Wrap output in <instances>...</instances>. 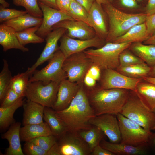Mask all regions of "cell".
Instances as JSON below:
<instances>
[{"instance_id":"6f0895ef","label":"cell","mask_w":155,"mask_h":155,"mask_svg":"<svg viewBox=\"0 0 155 155\" xmlns=\"http://www.w3.org/2000/svg\"><path fill=\"white\" fill-rule=\"evenodd\" d=\"M95 1L99 4L101 5L105 4L109 2L108 0H95Z\"/></svg>"},{"instance_id":"7a4b0ae2","label":"cell","mask_w":155,"mask_h":155,"mask_svg":"<svg viewBox=\"0 0 155 155\" xmlns=\"http://www.w3.org/2000/svg\"><path fill=\"white\" fill-rule=\"evenodd\" d=\"M96 116L120 113L129 95V90L121 88L103 89L99 87L86 91Z\"/></svg>"},{"instance_id":"f5cc1de1","label":"cell","mask_w":155,"mask_h":155,"mask_svg":"<svg viewBox=\"0 0 155 155\" xmlns=\"http://www.w3.org/2000/svg\"><path fill=\"white\" fill-rule=\"evenodd\" d=\"M144 44L155 45V34L144 42Z\"/></svg>"},{"instance_id":"91938a15","label":"cell","mask_w":155,"mask_h":155,"mask_svg":"<svg viewBox=\"0 0 155 155\" xmlns=\"http://www.w3.org/2000/svg\"><path fill=\"white\" fill-rule=\"evenodd\" d=\"M137 0V1H141L142 0Z\"/></svg>"},{"instance_id":"44dd1931","label":"cell","mask_w":155,"mask_h":155,"mask_svg":"<svg viewBox=\"0 0 155 155\" xmlns=\"http://www.w3.org/2000/svg\"><path fill=\"white\" fill-rule=\"evenodd\" d=\"M100 145L115 155H145L148 153L147 146H135L121 143H113L104 139L101 141Z\"/></svg>"},{"instance_id":"7402d4cb","label":"cell","mask_w":155,"mask_h":155,"mask_svg":"<svg viewBox=\"0 0 155 155\" xmlns=\"http://www.w3.org/2000/svg\"><path fill=\"white\" fill-rule=\"evenodd\" d=\"M12 27L3 23L0 25V44L4 52L12 49H19L23 52L29 51V49L21 44Z\"/></svg>"},{"instance_id":"ba28073f","label":"cell","mask_w":155,"mask_h":155,"mask_svg":"<svg viewBox=\"0 0 155 155\" xmlns=\"http://www.w3.org/2000/svg\"><path fill=\"white\" fill-rule=\"evenodd\" d=\"M117 116L121 134L120 143L135 146H148V142L151 131L146 130L120 113Z\"/></svg>"},{"instance_id":"60d3db41","label":"cell","mask_w":155,"mask_h":155,"mask_svg":"<svg viewBox=\"0 0 155 155\" xmlns=\"http://www.w3.org/2000/svg\"><path fill=\"white\" fill-rule=\"evenodd\" d=\"M21 97L15 91L9 88L6 92L3 99L1 101L0 107L5 108L14 103Z\"/></svg>"},{"instance_id":"52a82bcc","label":"cell","mask_w":155,"mask_h":155,"mask_svg":"<svg viewBox=\"0 0 155 155\" xmlns=\"http://www.w3.org/2000/svg\"><path fill=\"white\" fill-rule=\"evenodd\" d=\"M59 84L53 82L47 84L40 81L29 82L25 97L27 99L52 108L56 101Z\"/></svg>"},{"instance_id":"bcb514c9","label":"cell","mask_w":155,"mask_h":155,"mask_svg":"<svg viewBox=\"0 0 155 155\" xmlns=\"http://www.w3.org/2000/svg\"><path fill=\"white\" fill-rule=\"evenodd\" d=\"M145 10V13L147 16L151 15L155 13V0H148Z\"/></svg>"},{"instance_id":"b9f144b4","label":"cell","mask_w":155,"mask_h":155,"mask_svg":"<svg viewBox=\"0 0 155 155\" xmlns=\"http://www.w3.org/2000/svg\"><path fill=\"white\" fill-rule=\"evenodd\" d=\"M145 22L149 38L155 34V13L147 16Z\"/></svg>"},{"instance_id":"816d5d0a","label":"cell","mask_w":155,"mask_h":155,"mask_svg":"<svg viewBox=\"0 0 155 155\" xmlns=\"http://www.w3.org/2000/svg\"><path fill=\"white\" fill-rule=\"evenodd\" d=\"M148 144V147L155 152V133L152 132L149 138Z\"/></svg>"},{"instance_id":"7c38bea8","label":"cell","mask_w":155,"mask_h":155,"mask_svg":"<svg viewBox=\"0 0 155 155\" xmlns=\"http://www.w3.org/2000/svg\"><path fill=\"white\" fill-rule=\"evenodd\" d=\"M59 40V49L63 54L65 58L72 54L83 51L89 47L100 48L106 43L105 40L96 35L92 38L82 40L71 38L66 33Z\"/></svg>"},{"instance_id":"9a60e30c","label":"cell","mask_w":155,"mask_h":155,"mask_svg":"<svg viewBox=\"0 0 155 155\" xmlns=\"http://www.w3.org/2000/svg\"><path fill=\"white\" fill-rule=\"evenodd\" d=\"M42 13V22L36 34L45 39L53 30V26L59 22L65 20H74L72 17L60 11L38 2Z\"/></svg>"},{"instance_id":"6125c7cd","label":"cell","mask_w":155,"mask_h":155,"mask_svg":"<svg viewBox=\"0 0 155 155\" xmlns=\"http://www.w3.org/2000/svg\"><path fill=\"white\" fill-rule=\"evenodd\" d=\"M155 129V127H154V130Z\"/></svg>"},{"instance_id":"db71d44e","label":"cell","mask_w":155,"mask_h":155,"mask_svg":"<svg viewBox=\"0 0 155 155\" xmlns=\"http://www.w3.org/2000/svg\"><path fill=\"white\" fill-rule=\"evenodd\" d=\"M144 81L155 84V78L149 76H146L143 78Z\"/></svg>"},{"instance_id":"cb8c5ba5","label":"cell","mask_w":155,"mask_h":155,"mask_svg":"<svg viewBox=\"0 0 155 155\" xmlns=\"http://www.w3.org/2000/svg\"><path fill=\"white\" fill-rule=\"evenodd\" d=\"M20 133L21 141L25 142L39 137L52 135L46 122L23 126L20 127Z\"/></svg>"},{"instance_id":"e0dca14e","label":"cell","mask_w":155,"mask_h":155,"mask_svg":"<svg viewBox=\"0 0 155 155\" xmlns=\"http://www.w3.org/2000/svg\"><path fill=\"white\" fill-rule=\"evenodd\" d=\"M79 84L65 79L59 84L55 103L52 108L56 111L67 108L76 95L80 86Z\"/></svg>"},{"instance_id":"30bf717a","label":"cell","mask_w":155,"mask_h":155,"mask_svg":"<svg viewBox=\"0 0 155 155\" xmlns=\"http://www.w3.org/2000/svg\"><path fill=\"white\" fill-rule=\"evenodd\" d=\"M91 61L83 51L72 54L64 60L62 68L66 72L68 80L79 84L82 82L90 67Z\"/></svg>"},{"instance_id":"f1b7e54d","label":"cell","mask_w":155,"mask_h":155,"mask_svg":"<svg viewBox=\"0 0 155 155\" xmlns=\"http://www.w3.org/2000/svg\"><path fill=\"white\" fill-rule=\"evenodd\" d=\"M23 97L20 98L14 103L5 108L0 107V129L4 130L16 122L13 117L16 110L24 103Z\"/></svg>"},{"instance_id":"f35d334b","label":"cell","mask_w":155,"mask_h":155,"mask_svg":"<svg viewBox=\"0 0 155 155\" xmlns=\"http://www.w3.org/2000/svg\"><path fill=\"white\" fill-rule=\"evenodd\" d=\"M28 13L26 11L9 9L0 6V22L3 23Z\"/></svg>"},{"instance_id":"d590c367","label":"cell","mask_w":155,"mask_h":155,"mask_svg":"<svg viewBox=\"0 0 155 155\" xmlns=\"http://www.w3.org/2000/svg\"><path fill=\"white\" fill-rule=\"evenodd\" d=\"M13 3L17 6L24 7L30 15L36 17L42 18L43 13L38 0H13Z\"/></svg>"},{"instance_id":"5bb4252c","label":"cell","mask_w":155,"mask_h":155,"mask_svg":"<svg viewBox=\"0 0 155 155\" xmlns=\"http://www.w3.org/2000/svg\"><path fill=\"white\" fill-rule=\"evenodd\" d=\"M64 28H59L53 30L46 36L45 46L39 57L32 67H28L26 72L30 77L36 68L40 65L49 60L54 53L59 49L58 41L67 32Z\"/></svg>"},{"instance_id":"9c48e42d","label":"cell","mask_w":155,"mask_h":155,"mask_svg":"<svg viewBox=\"0 0 155 155\" xmlns=\"http://www.w3.org/2000/svg\"><path fill=\"white\" fill-rule=\"evenodd\" d=\"M65 59L61 51L58 50L48 60L49 63L45 67L40 70H36L33 72L30 78L29 82L40 81L45 84L53 82L59 84L67 77L62 68Z\"/></svg>"},{"instance_id":"d6986e66","label":"cell","mask_w":155,"mask_h":155,"mask_svg":"<svg viewBox=\"0 0 155 155\" xmlns=\"http://www.w3.org/2000/svg\"><path fill=\"white\" fill-rule=\"evenodd\" d=\"M21 124L20 122H15L10 126L7 131L2 135V138L7 140L9 145L4 155H24L20 143V131Z\"/></svg>"},{"instance_id":"836d02e7","label":"cell","mask_w":155,"mask_h":155,"mask_svg":"<svg viewBox=\"0 0 155 155\" xmlns=\"http://www.w3.org/2000/svg\"><path fill=\"white\" fill-rule=\"evenodd\" d=\"M69 15L74 20L83 22L92 27L88 12L76 1H71Z\"/></svg>"},{"instance_id":"4316f807","label":"cell","mask_w":155,"mask_h":155,"mask_svg":"<svg viewBox=\"0 0 155 155\" xmlns=\"http://www.w3.org/2000/svg\"><path fill=\"white\" fill-rule=\"evenodd\" d=\"M42 22V18L36 17L27 13L3 23L18 32L30 28L40 26Z\"/></svg>"},{"instance_id":"d6a6232c","label":"cell","mask_w":155,"mask_h":155,"mask_svg":"<svg viewBox=\"0 0 155 155\" xmlns=\"http://www.w3.org/2000/svg\"><path fill=\"white\" fill-rule=\"evenodd\" d=\"M30 77L26 71L18 73L12 77L9 88L20 97H25V92L29 82Z\"/></svg>"},{"instance_id":"484cf974","label":"cell","mask_w":155,"mask_h":155,"mask_svg":"<svg viewBox=\"0 0 155 155\" xmlns=\"http://www.w3.org/2000/svg\"><path fill=\"white\" fill-rule=\"evenodd\" d=\"M140 82L135 91L146 106L155 113V84Z\"/></svg>"},{"instance_id":"8fae6325","label":"cell","mask_w":155,"mask_h":155,"mask_svg":"<svg viewBox=\"0 0 155 155\" xmlns=\"http://www.w3.org/2000/svg\"><path fill=\"white\" fill-rule=\"evenodd\" d=\"M99 87L103 89L121 88L135 91L142 78H134L125 76L114 69L103 70Z\"/></svg>"},{"instance_id":"ffe728a7","label":"cell","mask_w":155,"mask_h":155,"mask_svg":"<svg viewBox=\"0 0 155 155\" xmlns=\"http://www.w3.org/2000/svg\"><path fill=\"white\" fill-rule=\"evenodd\" d=\"M23 126L38 124L44 122V106L27 99L23 105Z\"/></svg>"},{"instance_id":"7dc6e473","label":"cell","mask_w":155,"mask_h":155,"mask_svg":"<svg viewBox=\"0 0 155 155\" xmlns=\"http://www.w3.org/2000/svg\"><path fill=\"white\" fill-rule=\"evenodd\" d=\"M83 80L86 85L90 88L94 87L96 82V80L87 72L85 75Z\"/></svg>"},{"instance_id":"277c9868","label":"cell","mask_w":155,"mask_h":155,"mask_svg":"<svg viewBox=\"0 0 155 155\" xmlns=\"http://www.w3.org/2000/svg\"><path fill=\"white\" fill-rule=\"evenodd\" d=\"M132 43L107 42L102 47L96 49H86L83 51L93 64L101 70L116 69L119 65V55Z\"/></svg>"},{"instance_id":"9f6ffc18","label":"cell","mask_w":155,"mask_h":155,"mask_svg":"<svg viewBox=\"0 0 155 155\" xmlns=\"http://www.w3.org/2000/svg\"><path fill=\"white\" fill-rule=\"evenodd\" d=\"M0 3L1 5L4 8H7L10 5L5 0H0Z\"/></svg>"},{"instance_id":"ee69618b","label":"cell","mask_w":155,"mask_h":155,"mask_svg":"<svg viewBox=\"0 0 155 155\" xmlns=\"http://www.w3.org/2000/svg\"><path fill=\"white\" fill-rule=\"evenodd\" d=\"M90 155H115L111 152L102 147L100 144L94 148Z\"/></svg>"},{"instance_id":"c3c4849f","label":"cell","mask_w":155,"mask_h":155,"mask_svg":"<svg viewBox=\"0 0 155 155\" xmlns=\"http://www.w3.org/2000/svg\"><path fill=\"white\" fill-rule=\"evenodd\" d=\"M121 4L123 6L129 8H136L138 5L135 0H120Z\"/></svg>"},{"instance_id":"603a6c76","label":"cell","mask_w":155,"mask_h":155,"mask_svg":"<svg viewBox=\"0 0 155 155\" xmlns=\"http://www.w3.org/2000/svg\"><path fill=\"white\" fill-rule=\"evenodd\" d=\"M149 37L144 22L133 26L125 34L115 39L112 42L132 43L144 42Z\"/></svg>"},{"instance_id":"1f68e13d","label":"cell","mask_w":155,"mask_h":155,"mask_svg":"<svg viewBox=\"0 0 155 155\" xmlns=\"http://www.w3.org/2000/svg\"><path fill=\"white\" fill-rule=\"evenodd\" d=\"M39 26H34L16 32V35L21 44L25 46L29 43H41L44 42L45 39L36 33Z\"/></svg>"},{"instance_id":"3957f363","label":"cell","mask_w":155,"mask_h":155,"mask_svg":"<svg viewBox=\"0 0 155 155\" xmlns=\"http://www.w3.org/2000/svg\"><path fill=\"white\" fill-rule=\"evenodd\" d=\"M102 5L109 22L106 42H112L133 26L144 22L147 16L145 13L131 14L125 13L117 9L110 2Z\"/></svg>"},{"instance_id":"f6af8a7d","label":"cell","mask_w":155,"mask_h":155,"mask_svg":"<svg viewBox=\"0 0 155 155\" xmlns=\"http://www.w3.org/2000/svg\"><path fill=\"white\" fill-rule=\"evenodd\" d=\"M101 70L97 66L93 65L87 73L96 80H99L101 78Z\"/></svg>"},{"instance_id":"f546056e","label":"cell","mask_w":155,"mask_h":155,"mask_svg":"<svg viewBox=\"0 0 155 155\" xmlns=\"http://www.w3.org/2000/svg\"><path fill=\"white\" fill-rule=\"evenodd\" d=\"M76 133L88 144L91 152L102 140L104 139L106 136L99 128L93 125L89 129L81 130Z\"/></svg>"},{"instance_id":"2e32d148","label":"cell","mask_w":155,"mask_h":155,"mask_svg":"<svg viewBox=\"0 0 155 155\" xmlns=\"http://www.w3.org/2000/svg\"><path fill=\"white\" fill-rule=\"evenodd\" d=\"M59 28H64L67 30L66 34L72 38L82 40L90 39L96 36L93 28L83 22L75 20L62 21L54 25L53 30Z\"/></svg>"},{"instance_id":"4dcf8cb0","label":"cell","mask_w":155,"mask_h":155,"mask_svg":"<svg viewBox=\"0 0 155 155\" xmlns=\"http://www.w3.org/2000/svg\"><path fill=\"white\" fill-rule=\"evenodd\" d=\"M145 63L126 66H119L116 69L120 73L134 78H143L148 76L151 69Z\"/></svg>"},{"instance_id":"d4e9b609","label":"cell","mask_w":155,"mask_h":155,"mask_svg":"<svg viewBox=\"0 0 155 155\" xmlns=\"http://www.w3.org/2000/svg\"><path fill=\"white\" fill-rule=\"evenodd\" d=\"M44 119L49 126L52 134L57 139L65 134L68 129L63 121L52 108L45 107Z\"/></svg>"},{"instance_id":"83f0119b","label":"cell","mask_w":155,"mask_h":155,"mask_svg":"<svg viewBox=\"0 0 155 155\" xmlns=\"http://www.w3.org/2000/svg\"><path fill=\"white\" fill-rule=\"evenodd\" d=\"M131 51L142 59L149 67L155 65V45L143 44L141 42L131 44L129 46Z\"/></svg>"},{"instance_id":"e575fe53","label":"cell","mask_w":155,"mask_h":155,"mask_svg":"<svg viewBox=\"0 0 155 155\" xmlns=\"http://www.w3.org/2000/svg\"><path fill=\"white\" fill-rule=\"evenodd\" d=\"M3 66L0 73V100L3 99L9 86L13 77L7 61L3 59Z\"/></svg>"},{"instance_id":"681fc988","label":"cell","mask_w":155,"mask_h":155,"mask_svg":"<svg viewBox=\"0 0 155 155\" xmlns=\"http://www.w3.org/2000/svg\"><path fill=\"white\" fill-rule=\"evenodd\" d=\"M75 1L84 7L89 12L91 7L95 0H75Z\"/></svg>"},{"instance_id":"94428289","label":"cell","mask_w":155,"mask_h":155,"mask_svg":"<svg viewBox=\"0 0 155 155\" xmlns=\"http://www.w3.org/2000/svg\"><path fill=\"white\" fill-rule=\"evenodd\" d=\"M71 1H75V0H71Z\"/></svg>"},{"instance_id":"8d00e7d4","label":"cell","mask_w":155,"mask_h":155,"mask_svg":"<svg viewBox=\"0 0 155 155\" xmlns=\"http://www.w3.org/2000/svg\"><path fill=\"white\" fill-rule=\"evenodd\" d=\"M127 49L122 51L119 55L120 66H126L144 62L140 58L127 50Z\"/></svg>"},{"instance_id":"74e56055","label":"cell","mask_w":155,"mask_h":155,"mask_svg":"<svg viewBox=\"0 0 155 155\" xmlns=\"http://www.w3.org/2000/svg\"><path fill=\"white\" fill-rule=\"evenodd\" d=\"M57 139L56 137L51 135L39 137L29 141L36 144L43 149L48 152L56 143Z\"/></svg>"},{"instance_id":"7bdbcfd3","label":"cell","mask_w":155,"mask_h":155,"mask_svg":"<svg viewBox=\"0 0 155 155\" xmlns=\"http://www.w3.org/2000/svg\"><path fill=\"white\" fill-rule=\"evenodd\" d=\"M71 1V0H56L58 10L68 15Z\"/></svg>"},{"instance_id":"f907efd6","label":"cell","mask_w":155,"mask_h":155,"mask_svg":"<svg viewBox=\"0 0 155 155\" xmlns=\"http://www.w3.org/2000/svg\"><path fill=\"white\" fill-rule=\"evenodd\" d=\"M38 2L51 7L58 10L56 4V0H38Z\"/></svg>"},{"instance_id":"ab89813d","label":"cell","mask_w":155,"mask_h":155,"mask_svg":"<svg viewBox=\"0 0 155 155\" xmlns=\"http://www.w3.org/2000/svg\"><path fill=\"white\" fill-rule=\"evenodd\" d=\"M23 152L26 155H47L48 152L30 141L25 142Z\"/></svg>"},{"instance_id":"680465c9","label":"cell","mask_w":155,"mask_h":155,"mask_svg":"<svg viewBox=\"0 0 155 155\" xmlns=\"http://www.w3.org/2000/svg\"><path fill=\"white\" fill-rule=\"evenodd\" d=\"M113 0H108V1H109V2L110 3H111L113 1Z\"/></svg>"},{"instance_id":"ac0fdd59","label":"cell","mask_w":155,"mask_h":155,"mask_svg":"<svg viewBox=\"0 0 155 155\" xmlns=\"http://www.w3.org/2000/svg\"><path fill=\"white\" fill-rule=\"evenodd\" d=\"M91 26L94 29L96 35L105 41L108 31L106 13L102 5L95 1L88 12Z\"/></svg>"},{"instance_id":"11a10c76","label":"cell","mask_w":155,"mask_h":155,"mask_svg":"<svg viewBox=\"0 0 155 155\" xmlns=\"http://www.w3.org/2000/svg\"><path fill=\"white\" fill-rule=\"evenodd\" d=\"M148 76L155 78V65L151 67Z\"/></svg>"},{"instance_id":"4fadbf2b","label":"cell","mask_w":155,"mask_h":155,"mask_svg":"<svg viewBox=\"0 0 155 155\" xmlns=\"http://www.w3.org/2000/svg\"><path fill=\"white\" fill-rule=\"evenodd\" d=\"M89 122L92 125L99 128L107 137L110 142H121V134L117 115L106 114L95 116Z\"/></svg>"},{"instance_id":"8992f818","label":"cell","mask_w":155,"mask_h":155,"mask_svg":"<svg viewBox=\"0 0 155 155\" xmlns=\"http://www.w3.org/2000/svg\"><path fill=\"white\" fill-rule=\"evenodd\" d=\"M90 149L76 132L67 131L57 139L47 155H90Z\"/></svg>"},{"instance_id":"6da1fadb","label":"cell","mask_w":155,"mask_h":155,"mask_svg":"<svg viewBox=\"0 0 155 155\" xmlns=\"http://www.w3.org/2000/svg\"><path fill=\"white\" fill-rule=\"evenodd\" d=\"M55 112L66 126L68 131L74 132L90 128L92 125L89 121L96 116L86 90L82 85L69 106Z\"/></svg>"},{"instance_id":"5b68a950","label":"cell","mask_w":155,"mask_h":155,"mask_svg":"<svg viewBox=\"0 0 155 155\" xmlns=\"http://www.w3.org/2000/svg\"><path fill=\"white\" fill-rule=\"evenodd\" d=\"M120 113L147 131L154 130L155 113L146 106L135 91H129Z\"/></svg>"}]
</instances>
